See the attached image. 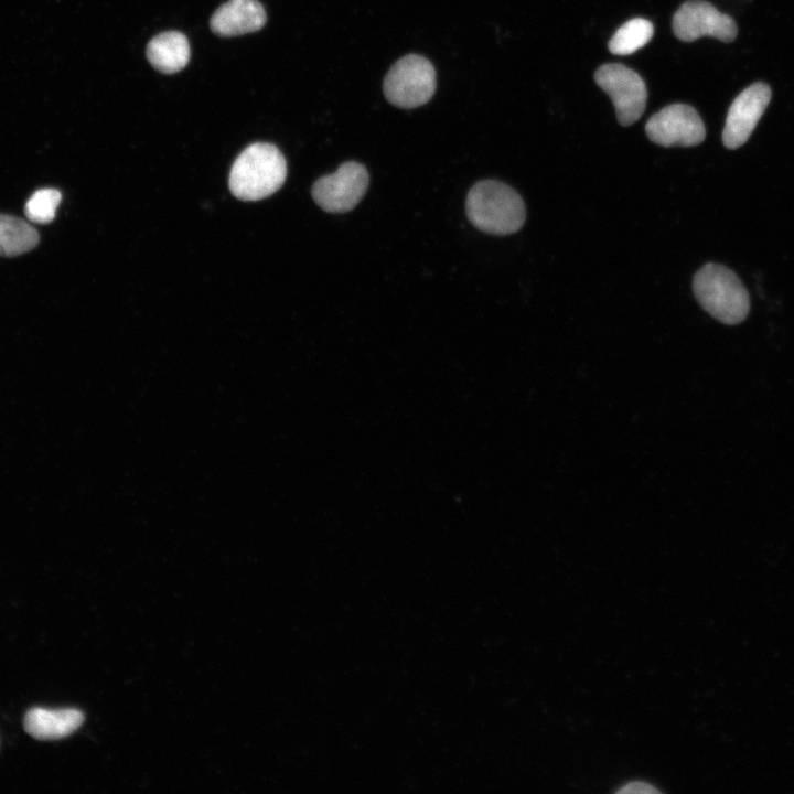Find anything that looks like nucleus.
I'll use <instances>...</instances> for the list:
<instances>
[{
  "label": "nucleus",
  "mask_w": 794,
  "mask_h": 794,
  "mask_svg": "<svg viewBox=\"0 0 794 794\" xmlns=\"http://www.w3.org/2000/svg\"><path fill=\"white\" fill-rule=\"evenodd\" d=\"M287 176L280 150L266 142L248 146L236 158L229 173V190L239 200L258 201L278 191Z\"/></svg>",
  "instance_id": "1"
},
{
  "label": "nucleus",
  "mask_w": 794,
  "mask_h": 794,
  "mask_svg": "<svg viewBox=\"0 0 794 794\" xmlns=\"http://www.w3.org/2000/svg\"><path fill=\"white\" fill-rule=\"evenodd\" d=\"M469 221L480 230L508 235L525 222V205L519 194L500 181L486 180L473 185L466 196Z\"/></svg>",
  "instance_id": "2"
},
{
  "label": "nucleus",
  "mask_w": 794,
  "mask_h": 794,
  "mask_svg": "<svg viewBox=\"0 0 794 794\" xmlns=\"http://www.w3.org/2000/svg\"><path fill=\"white\" fill-rule=\"evenodd\" d=\"M693 289L699 304L716 320L733 325L749 314L747 289L729 268L707 264L694 277Z\"/></svg>",
  "instance_id": "3"
},
{
  "label": "nucleus",
  "mask_w": 794,
  "mask_h": 794,
  "mask_svg": "<svg viewBox=\"0 0 794 794\" xmlns=\"http://www.w3.org/2000/svg\"><path fill=\"white\" fill-rule=\"evenodd\" d=\"M386 99L399 108H415L430 100L436 90V71L426 57L409 54L388 71L383 85Z\"/></svg>",
  "instance_id": "4"
},
{
  "label": "nucleus",
  "mask_w": 794,
  "mask_h": 794,
  "mask_svg": "<svg viewBox=\"0 0 794 794\" xmlns=\"http://www.w3.org/2000/svg\"><path fill=\"white\" fill-rule=\"evenodd\" d=\"M594 79L611 98L616 119L622 126L635 122L644 112L647 92L643 78L622 64H604Z\"/></svg>",
  "instance_id": "5"
},
{
  "label": "nucleus",
  "mask_w": 794,
  "mask_h": 794,
  "mask_svg": "<svg viewBox=\"0 0 794 794\" xmlns=\"http://www.w3.org/2000/svg\"><path fill=\"white\" fill-rule=\"evenodd\" d=\"M368 183L369 176L365 167L348 161L341 164L336 172L316 180L312 186V197L326 212H348L363 198Z\"/></svg>",
  "instance_id": "6"
},
{
  "label": "nucleus",
  "mask_w": 794,
  "mask_h": 794,
  "mask_svg": "<svg viewBox=\"0 0 794 794\" xmlns=\"http://www.w3.org/2000/svg\"><path fill=\"white\" fill-rule=\"evenodd\" d=\"M645 131L651 141L663 147H693L706 137L702 119L686 104L662 108L647 120Z\"/></svg>",
  "instance_id": "7"
},
{
  "label": "nucleus",
  "mask_w": 794,
  "mask_h": 794,
  "mask_svg": "<svg viewBox=\"0 0 794 794\" xmlns=\"http://www.w3.org/2000/svg\"><path fill=\"white\" fill-rule=\"evenodd\" d=\"M673 31L677 39L693 42L701 36H711L732 42L738 33L734 20L704 0L683 3L673 17Z\"/></svg>",
  "instance_id": "8"
},
{
  "label": "nucleus",
  "mask_w": 794,
  "mask_h": 794,
  "mask_svg": "<svg viewBox=\"0 0 794 794\" xmlns=\"http://www.w3.org/2000/svg\"><path fill=\"white\" fill-rule=\"evenodd\" d=\"M771 96L770 86L758 82L734 98L722 131V141L728 149H737L745 143L766 109Z\"/></svg>",
  "instance_id": "9"
},
{
  "label": "nucleus",
  "mask_w": 794,
  "mask_h": 794,
  "mask_svg": "<svg viewBox=\"0 0 794 794\" xmlns=\"http://www.w3.org/2000/svg\"><path fill=\"white\" fill-rule=\"evenodd\" d=\"M266 12L257 0H228L212 15L211 30L221 36H235L260 30Z\"/></svg>",
  "instance_id": "10"
},
{
  "label": "nucleus",
  "mask_w": 794,
  "mask_h": 794,
  "mask_svg": "<svg viewBox=\"0 0 794 794\" xmlns=\"http://www.w3.org/2000/svg\"><path fill=\"white\" fill-rule=\"evenodd\" d=\"M84 721L78 709L32 708L24 717V729L37 740H56L73 733Z\"/></svg>",
  "instance_id": "11"
},
{
  "label": "nucleus",
  "mask_w": 794,
  "mask_h": 794,
  "mask_svg": "<svg viewBox=\"0 0 794 794\" xmlns=\"http://www.w3.org/2000/svg\"><path fill=\"white\" fill-rule=\"evenodd\" d=\"M147 57L159 72L176 73L184 68L190 60L189 41L181 32H162L148 43Z\"/></svg>",
  "instance_id": "12"
},
{
  "label": "nucleus",
  "mask_w": 794,
  "mask_h": 794,
  "mask_svg": "<svg viewBox=\"0 0 794 794\" xmlns=\"http://www.w3.org/2000/svg\"><path fill=\"white\" fill-rule=\"evenodd\" d=\"M37 230L28 222L0 214V256H18L33 249L39 243Z\"/></svg>",
  "instance_id": "13"
},
{
  "label": "nucleus",
  "mask_w": 794,
  "mask_h": 794,
  "mask_svg": "<svg viewBox=\"0 0 794 794\" xmlns=\"http://www.w3.org/2000/svg\"><path fill=\"white\" fill-rule=\"evenodd\" d=\"M654 26L651 21L634 18L621 25L609 42L613 54L629 55L643 47L653 36Z\"/></svg>",
  "instance_id": "14"
},
{
  "label": "nucleus",
  "mask_w": 794,
  "mask_h": 794,
  "mask_svg": "<svg viewBox=\"0 0 794 794\" xmlns=\"http://www.w3.org/2000/svg\"><path fill=\"white\" fill-rule=\"evenodd\" d=\"M61 197L60 191L55 189H41L35 191L25 203V216L35 223H50L55 217V211Z\"/></svg>",
  "instance_id": "15"
},
{
  "label": "nucleus",
  "mask_w": 794,
  "mask_h": 794,
  "mask_svg": "<svg viewBox=\"0 0 794 794\" xmlns=\"http://www.w3.org/2000/svg\"><path fill=\"white\" fill-rule=\"evenodd\" d=\"M618 792L619 793H658L659 791L646 782L634 781V782L624 784L621 788L618 790Z\"/></svg>",
  "instance_id": "16"
}]
</instances>
